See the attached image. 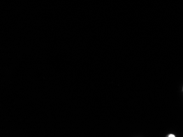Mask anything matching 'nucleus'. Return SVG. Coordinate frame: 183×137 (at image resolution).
<instances>
[{
	"instance_id": "nucleus-1",
	"label": "nucleus",
	"mask_w": 183,
	"mask_h": 137,
	"mask_svg": "<svg viewBox=\"0 0 183 137\" xmlns=\"http://www.w3.org/2000/svg\"><path fill=\"white\" fill-rule=\"evenodd\" d=\"M167 137H175V136L174 134H169L168 136Z\"/></svg>"
},
{
	"instance_id": "nucleus-2",
	"label": "nucleus",
	"mask_w": 183,
	"mask_h": 137,
	"mask_svg": "<svg viewBox=\"0 0 183 137\" xmlns=\"http://www.w3.org/2000/svg\"></svg>"
}]
</instances>
